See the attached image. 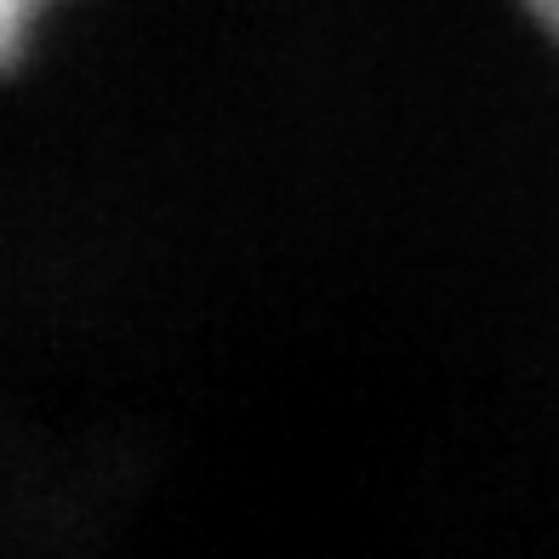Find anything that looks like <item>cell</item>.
Listing matches in <instances>:
<instances>
[{
    "mask_svg": "<svg viewBox=\"0 0 559 559\" xmlns=\"http://www.w3.org/2000/svg\"><path fill=\"white\" fill-rule=\"evenodd\" d=\"M52 7V0H0V58H12L23 40H29L35 17Z\"/></svg>",
    "mask_w": 559,
    "mask_h": 559,
    "instance_id": "obj_1",
    "label": "cell"
},
{
    "mask_svg": "<svg viewBox=\"0 0 559 559\" xmlns=\"http://www.w3.org/2000/svg\"><path fill=\"white\" fill-rule=\"evenodd\" d=\"M520 7H525L531 17H537V29L559 46V0H520Z\"/></svg>",
    "mask_w": 559,
    "mask_h": 559,
    "instance_id": "obj_2",
    "label": "cell"
}]
</instances>
